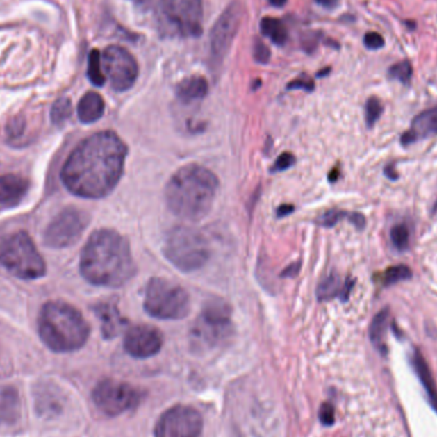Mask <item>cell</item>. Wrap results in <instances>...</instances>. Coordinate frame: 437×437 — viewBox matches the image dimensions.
<instances>
[{
  "instance_id": "36",
  "label": "cell",
  "mask_w": 437,
  "mask_h": 437,
  "mask_svg": "<svg viewBox=\"0 0 437 437\" xmlns=\"http://www.w3.org/2000/svg\"><path fill=\"white\" fill-rule=\"evenodd\" d=\"M313 88H315V82L311 80L310 77H307V76H301L299 79L292 81L288 85V90H304L307 92L313 91Z\"/></svg>"
},
{
  "instance_id": "22",
  "label": "cell",
  "mask_w": 437,
  "mask_h": 437,
  "mask_svg": "<svg viewBox=\"0 0 437 437\" xmlns=\"http://www.w3.org/2000/svg\"><path fill=\"white\" fill-rule=\"evenodd\" d=\"M105 112V101L101 95L90 91L82 96L77 106V114L82 123L91 124L100 119Z\"/></svg>"
},
{
  "instance_id": "6",
  "label": "cell",
  "mask_w": 437,
  "mask_h": 437,
  "mask_svg": "<svg viewBox=\"0 0 437 437\" xmlns=\"http://www.w3.org/2000/svg\"><path fill=\"white\" fill-rule=\"evenodd\" d=\"M0 263L22 280L42 278L47 265L31 237L26 231H16L0 242Z\"/></svg>"
},
{
  "instance_id": "29",
  "label": "cell",
  "mask_w": 437,
  "mask_h": 437,
  "mask_svg": "<svg viewBox=\"0 0 437 437\" xmlns=\"http://www.w3.org/2000/svg\"><path fill=\"white\" fill-rule=\"evenodd\" d=\"M409 238H411V234H409V229H408L406 224H397L390 231L391 243L400 252L408 249Z\"/></svg>"
},
{
  "instance_id": "11",
  "label": "cell",
  "mask_w": 437,
  "mask_h": 437,
  "mask_svg": "<svg viewBox=\"0 0 437 437\" xmlns=\"http://www.w3.org/2000/svg\"><path fill=\"white\" fill-rule=\"evenodd\" d=\"M160 7L167 22L183 38L202 35V0H160Z\"/></svg>"
},
{
  "instance_id": "4",
  "label": "cell",
  "mask_w": 437,
  "mask_h": 437,
  "mask_svg": "<svg viewBox=\"0 0 437 437\" xmlns=\"http://www.w3.org/2000/svg\"><path fill=\"white\" fill-rule=\"evenodd\" d=\"M39 335L49 349L69 353L86 344L90 326L77 308L62 301H53L41 308Z\"/></svg>"
},
{
  "instance_id": "1",
  "label": "cell",
  "mask_w": 437,
  "mask_h": 437,
  "mask_svg": "<svg viewBox=\"0 0 437 437\" xmlns=\"http://www.w3.org/2000/svg\"><path fill=\"white\" fill-rule=\"evenodd\" d=\"M128 147L113 131L90 135L71 152L60 178L68 191L83 199H103L119 183Z\"/></svg>"
},
{
  "instance_id": "25",
  "label": "cell",
  "mask_w": 437,
  "mask_h": 437,
  "mask_svg": "<svg viewBox=\"0 0 437 437\" xmlns=\"http://www.w3.org/2000/svg\"><path fill=\"white\" fill-rule=\"evenodd\" d=\"M390 312L388 308H384L380 311L376 316H374L371 326H370V339L374 343V347L377 349L381 350L382 353H385V344L384 339L388 331V325H389Z\"/></svg>"
},
{
  "instance_id": "28",
  "label": "cell",
  "mask_w": 437,
  "mask_h": 437,
  "mask_svg": "<svg viewBox=\"0 0 437 437\" xmlns=\"http://www.w3.org/2000/svg\"><path fill=\"white\" fill-rule=\"evenodd\" d=\"M88 80L99 88H101L106 81L103 71L101 54L96 49H94L88 56Z\"/></svg>"
},
{
  "instance_id": "20",
  "label": "cell",
  "mask_w": 437,
  "mask_h": 437,
  "mask_svg": "<svg viewBox=\"0 0 437 437\" xmlns=\"http://www.w3.org/2000/svg\"><path fill=\"white\" fill-rule=\"evenodd\" d=\"M21 417V399L16 388H0V424H13Z\"/></svg>"
},
{
  "instance_id": "24",
  "label": "cell",
  "mask_w": 437,
  "mask_h": 437,
  "mask_svg": "<svg viewBox=\"0 0 437 437\" xmlns=\"http://www.w3.org/2000/svg\"><path fill=\"white\" fill-rule=\"evenodd\" d=\"M412 366L414 367L415 372H417L420 380H421L422 385L424 386V389L429 394L431 406H434L437 412L436 384L434 381V377H432V374L429 371V365L424 361V358L422 356L420 350H414L413 356H412Z\"/></svg>"
},
{
  "instance_id": "15",
  "label": "cell",
  "mask_w": 437,
  "mask_h": 437,
  "mask_svg": "<svg viewBox=\"0 0 437 437\" xmlns=\"http://www.w3.org/2000/svg\"><path fill=\"white\" fill-rule=\"evenodd\" d=\"M164 338L159 329L151 325H137L128 329L124 336V350L131 357L147 359L159 353Z\"/></svg>"
},
{
  "instance_id": "45",
  "label": "cell",
  "mask_w": 437,
  "mask_h": 437,
  "mask_svg": "<svg viewBox=\"0 0 437 437\" xmlns=\"http://www.w3.org/2000/svg\"><path fill=\"white\" fill-rule=\"evenodd\" d=\"M269 3H270L272 7H277V8H281V7H284L286 4V1L288 0H267Z\"/></svg>"
},
{
  "instance_id": "9",
  "label": "cell",
  "mask_w": 437,
  "mask_h": 437,
  "mask_svg": "<svg viewBox=\"0 0 437 437\" xmlns=\"http://www.w3.org/2000/svg\"><path fill=\"white\" fill-rule=\"evenodd\" d=\"M138 391L127 382L103 380L96 385L92 393L95 406L108 417H117L138 406Z\"/></svg>"
},
{
  "instance_id": "14",
  "label": "cell",
  "mask_w": 437,
  "mask_h": 437,
  "mask_svg": "<svg viewBox=\"0 0 437 437\" xmlns=\"http://www.w3.org/2000/svg\"><path fill=\"white\" fill-rule=\"evenodd\" d=\"M243 17V7L238 0L231 1L215 22L210 33V56L213 63L219 65L228 54L237 36Z\"/></svg>"
},
{
  "instance_id": "2",
  "label": "cell",
  "mask_w": 437,
  "mask_h": 437,
  "mask_svg": "<svg viewBox=\"0 0 437 437\" xmlns=\"http://www.w3.org/2000/svg\"><path fill=\"white\" fill-rule=\"evenodd\" d=\"M80 270L94 286L118 288L127 284L137 269L127 239L113 229H99L82 249Z\"/></svg>"
},
{
  "instance_id": "43",
  "label": "cell",
  "mask_w": 437,
  "mask_h": 437,
  "mask_svg": "<svg viewBox=\"0 0 437 437\" xmlns=\"http://www.w3.org/2000/svg\"><path fill=\"white\" fill-rule=\"evenodd\" d=\"M385 174H386V176L390 178V179H397V173L391 165L386 167V169H385Z\"/></svg>"
},
{
  "instance_id": "8",
  "label": "cell",
  "mask_w": 437,
  "mask_h": 437,
  "mask_svg": "<svg viewBox=\"0 0 437 437\" xmlns=\"http://www.w3.org/2000/svg\"><path fill=\"white\" fill-rule=\"evenodd\" d=\"M233 333L231 308L220 298L207 299L191 329V340L199 348H215Z\"/></svg>"
},
{
  "instance_id": "39",
  "label": "cell",
  "mask_w": 437,
  "mask_h": 437,
  "mask_svg": "<svg viewBox=\"0 0 437 437\" xmlns=\"http://www.w3.org/2000/svg\"><path fill=\"white\" fill-rule=\"evenodd\" d=\"M301 271V263L297 261V263H290L288 267H286V270L281 272V277L283 278H295Z\"/></svg>"
},
{
  "instance_id": "33",
  "label": "cell",
  "mask_w": 437,
  "mask_h": 437,
  "mask_svg": "<svg viewBox=\"0 0 437 437\" xmlns=\"http://www.w3.org/2000/svg\"><path fill=\"white\" fill-rule=\"evenodd\" d=\"M295 164V158L293 154L290 152H283L279 156L277 161L274 163V165L271 167V173H278V172H284L286 169L293 167Z\"/></svg>"
},
{
  "instance_id": "30",
  "label": "cell",
  "mask_w": 437,
  "mask_h": 437,
  "mask_svg": "<svg viewBox=\"0 0 437 437\" xmlns=\"http://www.w3.org/2000/svg\"><path fill=\"white\" fill-rule=\"evenodd\" d=\"M388 74L390 80H397L403 85H408L413 76V67L409 60H403L400 63L391 65Z\"/></svg>"
},
{
  "instance_id": "19",
  "label": "cell",
  "mask_w": 437,
  "mask_h": 437,
  "mask_svg": "<svg viewBox=\"0 0 437 437\" xmlns=\"http://www.w3.org/2000/svg\"><path fill=\"white\" fill-rule=\"evenodd\" d=\"M437 135V109H429L418 114L413 122L411 129L402 135V145L408 146L417 142L423 138Z\"/></svg>"
},
{
  "instance_id": "27",
  "label": "cell",
  "mask_w": 437,
  "mask_h": 437,
  "mask_svg": "<svg viewBox=\"0 0 437 437\" xmlns=\"http://www.w3.org/2000/svg\"><path fill=\"white\" fill-rule=\"evenodd\" d=\"M413 277L412 270L406 265H397V266H390L386 270L382 272L380 277V281L384 286H394L400 281H406Z\"/></svg>"
},
{
  "instance_id": "18",
  "label": "cell",
  "mask_w": 437,
  "mask_h": 437,
  "mask_svg": "<svg viewBox=\"0 0 437 437\" xmlns=\"http://www.w3.org/2000/svg\"><path fill=\"white\" fill-rule=\"evenodd\" d=\"M30 188V182L17 174L0 175V206L18 205Z\"/></svg>"
},
{
  "instance_id": "41",
  "label": "cell",
  "mask_w": 437,
  "mask_h": 437,
  "mask_svg": "<svg viewBox=\"0 0 437 437\" xmlns=\"http://www.w3.org/2000/svg\"><path fill=\"white\" fill-rule=\"evenodd\" d=\"M321 7L327 9H333L338 6L339 0H316Z\"/></svg>"
},
{
  "instance_id": "44",
  "label": "cell",
  "mask_w": 437,
  "mask_h": 437,
  "mask_svg": "<svg viewBox=\"0 0 437 437\" xmlns=\"http://www.w3.org/2000/svg\"><path fill=\"white\" fill-rule=\"evenodd\" d=\"M135 3V7L140 8H147L151 4V0H132Z\"/></svg>"
},
{
  "instance_id": "31",
  "label": "cell",
  "mask_w": 437,
  "mask_h": 437,
  "mask_svg": "<svg viewBox=\"0 0 437 437\" xmlns=\"http://www.w3.org/2000/svg\"><path fill=\"white\" fill-rule=\"evenodd\" d=\"M72 115V103L69 99L62 97L56 100L51 108V120L54 124L62 126Z\"/></svg>"
},
{
  "instance_id": "12",
  "label": "cell",
  "mask_w": 437,
  "mask_h": 437,
  "mask_svg": "<svg viewBox=\"0 0 437 437\" xmlns=\"http://www.w3.org/2000/svg\"><path fill=\"white\" fill-rule=\"evenodd\" d=\"M204 418L197 409L175 406L160 415L155 426V437H201Z\"/></svg>"
},
{
  "instance_id": "10",
  "label": "cell",
  "mask_w": 437,
  "mask_h": 437,
  "mask_svg": "<svg viewBox=\"0 0 437 437\" xmlns=\"http://www.w3.org/2000/svg\"><path fill=\"white\" fill-rule=\"evenodd\" d=\"M88 215L74 207L64 208L49 224L44 242L48 247L65 248L74 245L88 228Z\"/></svg>"
},
{
  "instance_id": "3",
  "label": "cell",
  "mask_w": 437,
  "mask_h": 437,
  "mask_svg": "<svg viewBox=\"0 0 437 437\" xmlns=\"http://www.w3.org/2000/svg\"><path fill=\"white\" fill-rule=\"evenodd\" d=\"M217 187V176L211 170L197 164L184 165L165 187L167 208L182 220L199 222L214 205Z\"/></svg>"
},
{
  "instance_id": "13",
  "label": "cell",
  "mask_w": 437,
  "mask_h": 437,
  "mask_svg": "<svg viewBox=\"0 0 437 437\" xmlns=\"http://www.w3.org/2000/svg\"><path fill=\"white\" fill-rule=\"evenodd\" d=\"M103 71L113 90L124 92L133 85L138 77V64L135 56L118 45H110L101 56Z\"/></svg>"
},
{
  "instance_id": "32",
  "label": "cell",
  "mask_w": 437,
  "mask_h": 437,
  "mask_svg": "<svg viewBox=\"0 0 437 437\" xmlns=\"http://www.w3.org/2000/svg\"><path fill=\"white\" fill-rule=\"evenodd\" d=\"M384 112V105L381 100L376 96H372L367 100L366 106H365V117H366L367 127L372 128L377 123V120L380 119V117Z\"/></svg>"
},
{
  "instance_id": "38",
  "label": "cell",
  "mask_w": 437,
  "mask_h": 437,
  "mask_svg": "<svg viewBox=\"0 0 437 437\" xmlns=\"http://www.w3.org/2000/svg\"><path fill=\"white\" fill-rule=\"evenodd\" d=\"M320 420L325 426H331L335 421L334 408L331 404L325 403L320 409Z\"/></svg>"
},
{
  "instance_id": "42",
  "label": "cell",
  "mask_w": 437,
  "mask_h": 437,
  "mask_svg": "<svg viewBox=\"0 0 437 437\" xmlns=\"http://www.w3.org/2000/svg\"><path fill=\"white\" fill-rule=\"evenodd\" d=\"M339 175H340V170H339V167H334V169L330 172V174H329V181H330L331 183H334V182L338 181Z\"/></svg>"
},
{
  "instance_id": "26",
  "label": "cell",
  "mask_w": 437,
  "mask_h": 437,
  "mask_svg": "<svg viewBox=\"0 0 437 437\" xmlns=\"http://www.w3.org/2000/svg\"><path fill=\"white\" fill-rule=\"evenodd\" d=\"M261 32L266 38H269L274 44H277L279 47L284 45L288 41V28L286 24H283L278 18H272V17H263L261 19Z\"/></svg>"
},
{
  "instance_id": "16",
  "label": "cell",
  "mask_w": 437,
  "mask_h": 437,
  "mask_svg": "<svg viewBox=\"0 0 437 437\" xmlns=\"http://www.w3.org/2000/svg\"><path fill=\"white\" fill-rule=\"evenodd\" d=\"M356 286V279H343L338 272H331L326 278L320 281L316 290V295L320 302L331 301L334 298H339L343 302L349 299L350 293Z\"/></svg>"
},
{
  "instance_id": "17",
  "label": "cell",
  "mask_w": 437,
  "mask_h": 437,
  "mask_svg": "<svg viewBox=\"0 0 437 437\" xmlns=\"http://www.w3.org/2000/svg\"><path fill=\"white\" fill-rule=\"evenodd\" d=\"M95 315L100 320L101 333L105 339H113L126 329L127 320L120 315L117 303L100 302L94 307Z\"/></svg>"
},
{
  "instance_id": "23",
  "label": "cell",
  "mask_w": 437,
  "mask_h": 437,
  "mask_svg": "<svg viewBox=\"0 0 437 437\" xmlns=\"http://www.w3.org/2000/svg\"><path fill=\"white\" fill-rule=\"evenodd\" d=\"M342 220H348L350 224H353L357 228L358 231H363L366 226V217L363 215L338 210V208H331L325 211L318 217V224L324 228H331Z\"/></svg>"
},
{
  "instance_id": "40",
  "label": "cell",
  "mask_w": 437,
  "mask_h": 437,
  "mask_svg": "<svg viewBox=\"0 0 437 437\" xmlns=\"http://www.w3.org/2000/svg\"><path fill=\"white\" fill-rule=\"evenodd\" d=\"M295 211V206L292 205H281L279 207L278 211H277V216L278 217H286L288 215L292 214Z\"/></svg>"
},
{
  "instance_id": "34",
  "label": "cell",
  "mask_w": 437,
  "mask_h": 437,
  "mask_svg": "<svg viewBox=\"0 0 437 437\" xmlns=\"http://www.w3.org/2000/svg\"><path fill=\"white\" fill-rule=\"evenodd\" d=\"M271 53L263 41L256 40L254 45V58L257 63L266 64L270 60Z\"/></svg>"
},
{
  "instance_id": "21",
  "label": "cell",
  "mask_w": 437,
  "mask_h": 437,
  "mask_svg": "<svg viewBox=\"0 0 437 437\" xmlns=\"http://www.w3.org/2000/svg\"><path fill=\"white\" fill-rule=\"evenodd\" d=\"M208 92V83L202 76H191L181 81L176 86V97L184 104L195 103L202 100Z\"/></svg>"
},
{
  "instance_id": "37",
  "label": "cell",
  "mask_w": 437,
  "mask_h": 437,
  "mask_svg": "<svg viewBox=\"0 0 437 437\" xmlns=\"http://www.w3.org/2000/svg\"><path fill=\"white\" fill-rule=\"evenodd\" d=\"M24 129V120L22 117H17L13 120H10L8 123V127H7V132L8 135H10L12 138H17L18 135H22V132Z\"/></svg>"
},
{
  "instance_id": "5",
  "label": "cell",
  "mask_w": 437,
  "mask_h": 437,
  "mask_svg": "<svg viewBox=\"0 0 437 437\" xmlns=\"http://www.w3.org/2000/svg\"><path fill=\"white\" fill-rule=\"evenodd\" d=\"M163 252L167 261L183 272L199 270L210 258L206 237L190 226H174L167 231Z\"/></svg>"
},
{
  "instance_id": "7",
  "label": "cell",
  "mask_w": 437,
  "mask_h": 437,
  "mask_svg": "<svg viewBox=\"0 0 437 437\" xmlns=\"http://www.w3.org/2000/svg\"><path fill=\"white\" fill-rule=\"evenodd\" d=\"M143 308L154 318L182 320L190 313V295L172 280L152 278L145 290Z\"/></svg>"
},
{
  "instance_id": "35",
  "label": "cell",
  "mask_w": 437,
  "mask_h": 437,
  "mask_svg": "<svg viewBox=\"0 0 437 437\" xmlns=\"http://www.w3.org/2000/svg\"><path fill=\"white\" fill-rule=\"evenodd\" d=\"M363 42H365L366 48L371 49V50H379L385 45L384 38L377 32H367Z\"/></svg>"
}]
</instances>
